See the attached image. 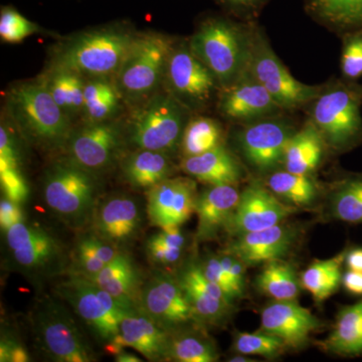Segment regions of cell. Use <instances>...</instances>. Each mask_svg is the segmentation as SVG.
Wrapping results in <instances>:
<instances>
[{
    "label": "cell",
    "instance_id": "obj_11",
    "mask_svg": "<svg viewBox=\"0 0 362 362\" xmlns=\"http://www.w3.org/2000/svg\"><path fill=\"white\" fill-rule=\"evenodd\" d=\"M313 122L333 147L346 146L361 131V98L346 88L319 95L314 105Z\"/></svg>",
    "mask_w": 362,
    "mask_h": 362
},
{
    "label": "cell",
    "instance_id": "obj_6",
    "mask_svg": "<svg viewBox=\"0 0 362 362\" xmlns=\"http://www.w3.org/2000/svg\"><path fill=\"white\" fill-rule=\"evenodd\" d=\"M57 294L68 302L98 339L110 344L120 332L123 317L132 309L122 306L108 292L90 279L69 274L56 288Z\"/></svg>",
    "mask_w": 362,
    "mask_h": 362
},
{
    "label": "cell",
    "instance_id": "obj_29",
    "mask_svg": "<svg viewBox=\"0 0 362 362\" xmlns=\"http://www.w3.org/2000/svg\"><path fill=\"white\" fill-rule=\"evenodd\" d=\"M120 252L117 245L102 239L97 233L84 235L78 240L74 247L69 274L92 277L113 261Z\"/></svg>",
    "mask_w": 362,
    "mask_h": 362
},
{
    "label": "cell",
    "instance_id": "obj_20",
    "mask_svg": "<svg viewBox=\"0 0 362 362\" xmlns=\"http://www.w3.org/2000/svg\"><path fill=\"white\" fill-rule=\"evenodd\" d=\"M297 239V228L282 223L240 235L226 251L232 252L246 266L259 265L284 258L291 252Z\"/></svg>",
    "mask_w": 362,
    "mask_h": 362
},
{
    "label": "cell",
    "instance_id": "obj_43",
    "mask_svg": "<svg viewBox=\"0 0 362 362\" xmlns=\"http://www.w3.org/2000/svg\"><path fill=\"white\" fill-rule=\"evenodd\" d=\"M0 185L4 197L21 204L28 199L30 188L21 171V166L0 164Z\"/></svg>",
    "mask_w": 362,
    "mask_h": 362
},
{
    "label": "cell",
    "instance_id": "obj_21",
    "mask_svg": "<svg viewBox=\"0 0 362 362\" xmlns=\"http://www.w3.org/2000/svg\"><path fill=\"white\" fill-rule=\"evenodd\" d=\"M94 233L117 246L129 242L141 225L139 204L128 195H115L98 202L92 220Z\"/></svg>",
    "mask_w": 362,
    "mask_h": 362
},
{
    "label": "cell",
    "instance_id": "obj_31",
    "mask_svg": "<svg viewBox=\"0 0 362 362\" xmlns=\"http://www.w3.org/2000/svg\"><path fill=\"white\" fill-rule=\"evenodd\" d=\"M324 349L338 356H354L362 354V299L343 307Z\"/></svg>",
    "mask_w": 362,
    "mask_h": 362
},
{
    "label": "cell",
    "instance_id": "obj_28",
    "mask_svg": "<svg viewBox=\"0 0 362 362\" xmlns=\"http://www.w3.org/2000/svg\"><path fill=\"white\" fill-rule=\"evenodd\" d=\"M323 139L314 124L293 135L283 157L286 170L304 175L313 173L322 159Z\"/></svg>",
    "mask_w": 362,
    "mask_h": 362
},
{
    "label": "cell",
    "instance_id": "obj_9",
    "mask_svg": "<svg viewBox=\"0 0 362 362\" xmlns=\"http://www.w3.org/2000/svg\"><path fill=\"white\" fill-rule=\"evenodd\" d=\"M185 114L171 95H156L136 113L131 127V142L138 149L170 153L181 143Z\"/></svg>",
    "mask_w": 362,
    "mask_h": 362
},
{
    "label": "cell",
    "instance_id": "obj_24",
    "mask_svg": "<svg viewBox=\"0 0 362 362\" xmlns=\"http://www.w3.org/2000/svg\"><path fill=\"white\" fill-rule=\"evenodd\" d=\"M240 192L235 185H211L197 197L195 214H197V239H214L228 221L239 204Z\"/></svg>",
    "mask_w": 362,
    "mask_h": 362
},
{
    "label": "cell",
    "instance_id": "obj_13",
    "mask_svg": "<svg viewBox=\"0 0 362 362\" xmlns=\"http://www.w3.org/2000/svg\"><path fill=\"white\" fill-rule=\"evenodd\" d=\"M297 211V206L285 204L269 188L252 183L240 194L239 204L226 230L240 237L280 225Z\"/></svg>",
    "mask_w": 362,
    "mask_h": 362
},
{
    "label": "cell",
    "instance_id": "obj_12",
    "mask_svg": "<svg viewBox=\"0 0 362 362\" xmlns=\"http://www.w3.org/2000/svg\"><path fill=\"white\" fill-rule=\"evenodd\" d=\"M138 309L169 331L197 322L178 278L157 273L143 284Z\"/></svg>",
    "mask_w": 362,
    "mask_h": 362
},
{
    "label": "cell",
    "instance_id": "obj_48",
    "mask_svg": "<svg viewBox=\"0 0 362 362\" xmlns=\"http://www.w3.org/2000/svg\"><path fill=\"white\" fill-rule=\"evenodd\" d=\"M28 350L11 335H2L0 341V361L28 362L30 361Z\"/></svg>",
    "mask_w": 362,
    "mask_h": 362
},
{
    "label": "cell",
    "instance_id": "obj_1",
    "mask_svg": "<svg viewBox=\"0 0 362 362\" xmlns=\"http://www.w3.org/2000/svg\"><path fill=\"white\" fill-rule=\"evenodd\" d=\"M8 107L30 141L47 149L66 146L73 132L70 117L54 101L42 78L13 88Z\"/></svg>",
    "mask_w": 362,
    "mask_h": 362
},
{
    "label": "cell",
    "instance_id": "obj_14",
    "mask_svg": "<svg viewBox=\"0 0 362 362\" xmlns=\"http://www.w3.org/2000/svg\"><path fill=\"white\" fill-rule=\"evenodd\" d=\"M197 183L187 177H169L147 190V214L154 226L180 228L195 214Z\"/></svg>",
    "mask_w": 362,
    "mask_h": 362
},
{
    "label": "cell",
    "instance_id": "obj_26",
    "mask_svg": "<svg viewBox=\"0 0 362 362\" xmlns=\"http://www.w3.org/2000/svg\"><path fill=\"white\" fill-rule=\"evenodd\" d=\"M181 168L209 185H235L243 175L239 162L223 145L199 156L185 157Z\"/></svg>",
    "mask_w": 362,
    "mask_h": 362
},
{
    "label": "cell",
    "instance_id": "obj_45",
    "mask_svg": "<svg viewBox=\"0 0 362 362\" xmlns=\"http://www.w3.org/2000/svg\"><path fill=\"white\" fill-rule=\"evenodd\" d=\"M341 69L345 77L356 78L362 76V35L350 37L343 49Z\"/></svg>",
    "mask_w": 362,
    "mask_h": 362
},
{
    "label": "cell",
    "instance_id": "obj_18",
    "mask_svg": "<svg viewBox=\"0 0 362 362\" xmlns=\"http://www.w3.org/2000/svg\"><path fill=\"white\" fill-rule=\"evenodd\" d=\"M170 331L158 325L139 309H132L123 317L120 332L106 350L115 356L125 347H130L148 361H166Z\"/></svg>",
    "mask_w": 362,
    "mask_h": 362
},
{
    "label": "cell",
    "instance_id": "obj_17",
    "mask_svg": "<svg viewBox=\"0 0 362 362\" xmlns=\"http://www.w3.org/2000/svg\"><path fill=\"white\" fill-rule=\"evenodd\" d=\"M321 327V321L296 300L274 301L262 310L261 330L280 338L287 349H301Z\"/></svg>",
    "mask_w": 362,
    "mask_h": 362
},
{
    "label": "cell",
    "instance_id": "obj_2",
    "mask_svg": "<svg viewBox=\"0 0 362 362\" xmlns=\"http://www.w3.org/2000/svg\"><path fill=\"white\" fill-rule=\"evenodd\" d=\"M42 192L47 207L66 226L82 228L92 223L99 202V185L92 171L69 159L57 162L45 173Z\"/></svg>",
    "mask_w": 362,
    "mask_h": 362
},
{
    "label": "cell",
    "instance_id": "obj_7",
    "mask_svg": "<svg viewBox=\"0 0 362 362\" xmlns=\"http://www.w3.org/2000/svg\"><path fill=\"white\" fill-rule=\"evenodd\" d=\"M173 49L171 40L159 33L135 35L116 74L123 96L138 99L151 94L165 75Z\"/></svg>",
    "mask_w": 362,
    "mask_h": 362
},
{
    "label": "cell",
    "instance_id": "obj_25",
    "mask_svg": "<svg viewBox=\"0 0 362 362\" xmlns=\"http://www.w3.org/2000/svg\"><path fill=\"white\" fill-rule=\"evenodd\" d=\"M88 279L108 292L122 306L138 309L143 287L141 275L134 261L125 252H121L99 273Z\"/></svg>",
    "mask_w": 362,
    "mask_h": 362
},
{
    "label": "cell",
    "instance_id": "obj_38",
    "mask_svg": "<svg viewBox=\"0 0 362 362\" xmlns=\"http://www.w3.org/2000/svg\"><path fill=\"white\" fill-rule=\"evenodd\" d=\"M223 130L220 124L211 118L199 117L185 126L181 138V149L185 157L199 156L221 146Z\"/></svg>",
    "mask_w": 362,
    "mask_h": 362
},
{
    "label": "cell",
    "instance_id": "obj_19",
    "mask_svg": "<svg viewBox=\"0 0 362 362\" xmlns=\"http://www.w3.org/2000/svg\"><path fill=\"white\" fill-rule=\"evenodd\" d=\"M165 75L175 96L194 103L209 99L216 86L213 73L185 45L171 51Z\"/></svg>",
    "mask_w": 362,
    "mask_h": 362
},
{
    "label": "cell",
    "instance_id": "obj_23",
    "mask_svg": "<svg viewBox=\"0 0 362 362\" xmlns=\"http://www.w3.org/2000/svg\"><path fill=\"white\" fill-rule=\"evenodd\" d=\"M220 108L228 118L246 120L273 113L280 106L246 69L233 84L226 87Z\"/></svg>",
    "mask_w": 362,
    "mask_h": 362
},
{
    "label": "cell",
    "instance_id": "obj_27",
    "mask_svg": "<svg viewBox=\"0 0 362 362\" xmlns=\"http://www.w3.org/2000/svg\"><path fill=\"white\" fill-rule=\"evenodd\" d=\"M173 164L168 153L138 149L122 164L124 178L133 187L148 190L173 173Z\"/></svg>",
    "mask_w": 362,
    "mask_h": 362
},
{
    "label": "cell",
    "instance_id": "obj_3",
    "mask_svg": "<svg viewBox=\"0 0 362 362\" xmlns=\"http://www.w3.org/2000/svg\"><path fill=\"white\" fill-rule=\"evenodd\" d=\"M135 39L123 28H107L78 35L62 45L51 66L68 69L84 77L116 75Z\"/></svg>",
    "mask_w": 362,
    "mask_h": 362
},
{
    "label": "cell",
    "instance_id": "obj_8",
    "mask_svg": "<svg viewBox=\"0 0 362 362\" xmlns=\"http://www.w3.org/2000/svg\"><path fill=\"white\" fill-rule=\"evenodd\" d=\"M40 349L52 361H95V354L65 307L52 300L40 302L33 316Z\"/></svg>",
    "mask_w": 362,
    "mask_h": 362
},
{
    "label": "cell",
    "instance_id": "obj_34",
    "mask_svg": "<svg viewBox=\"0 0 362 362\" xmlns=\"http://www.w3.org/2000/svg\"><path fill=\"white\" fill-rule=\"evenodd\" d=\"M256 285L274 301L296 300L302 286L294 267L283 259L267 263L257 277Z\"/></svg>",
    "mask_w": 362,
    "mask_h": 362
},
{
    "label": "cell",
    "instance_id": "obj_50",
    "mask_svg": "<svg viewBox=\"0 0 362 362\" xmlns=\"http://www.w3.org/2000/svg\"><path fill=\"white\" fill-rule=\"evenodd\" d=\"M342 284L350 294L362 296V272L347 271L342 276Z\"/></svg>",
    "mask_w": 362,
    "mask_h": 362
},
{
    "label": "cell",
    "instance_id": "obj_35",
    "mask_svg": "<svg viewBox=\"0 0 362 362\" xmlns=\"http://www.w3.org/2000/svg\"><path fill=\"white\" fill-rule=\"evenodd\" d=\"M345 255L346 252H343L333 258L314 262L302 274V287L310 293L317 303L329 298L339 287Z\"/></svg>",
    "mask_w": 362,
    "mask_h": 362
},
{
    "label": "cell",
    "instance_id": "obj_32",
    "mask_svg": "<svg viewBox=\"0 0 362 362\" xmlns=\"http://www.w3.org/2000/svg\"><path fill=\"white\" fill-rule=\"evenodd\" d=\"M57 104L69 117L83 113L86 78L68 69L49 66L42 78Z\"/></svg>",
    "mask_w": 362,
    "mask_h": 362
},
{
    "label": "cell",
    "instance_id": "obj_22",
    "mask_svg": "<svg viewBox=\"0 0 362 362\" xmlns=\"http://www.w3.org/2000/svg\"><path fill=\"white\" fill-rule=\"evenodd\" d=\"M293 134L287 125L264 121L250 126L240 135V146L247 161L261 170H269L283 161Z\"/></svg>",
    "mask_w": 362,
    "mask_h": 362
},
{
    "label": "cell",
    "instance_id": "obj_49",
    "mask_svg": "<svg viewBox=\"0 0 362 362\" xmlns=\"http://www.w3.org/2000/svg\"><path fill=\"white\" fill-rule=\"evenodd\" d=\"M25 221L21 204L4 197L0 202V226L2 232L11 228L16 223Z\"/></svg>",
    "mask_w": 362,
    "mask_h": 362
},
{
    "label": "cell",
    "instance_id": "obj_15",
    "mask_svg": "<svg viewBox=\"0 0 362 362\" xmlns=\"http://www.w3.org/2000/svg\"><path fill=\"white\" fill-rule=\"evenodd\" d=\"M122 145V133L117 124L88 123L73 131L65 148L68 159L87 170H102L109 168L118 156Z\"/></svg>",
    "mask_w": 362,
    "mask_h": 362
},
{
    "label": "cell",
    "instance_id": "obj_41",
    "mask_svg": "<svg viewBox=\"0 0 362 362\" xmlns=\"http://www.w3.org/2000/svg\"><path fill=\"white\" fill-rule=\"evenodd\" d=\"M319 16L341 25H362V0H313Z\"/></svg>",
    "mask_w": 362,
    "mask_h": 362
},
{
    "label": "cell",
    "instance_id": "obj_33",
    "mask_svg": "<svg viewBox=\"0 0 362 362\" xmlns=\"http://www.w3.org/2000/svg\"><path fill=\"white\" fill-rule=\"evenodd\" d=\"M121 96L118 85L109 77L86 80L83 114L87 122L109 121L120 106Z\"/></svg>",
    "mask_w": 362,
    "mask_h": 362
},
{
    "label": "cell",
    "instance_id": "obj_53",
    "mask_svg": "<svg viewBox=\"0 0 362 362\" xmlns=\"http://www.w3.org/2000/svg\"><path fill=\"white\" fill-rule=\"evenodd\" d=\"M221 1L226 2V4L233 6L249 7L254 6L255 4H258L261 0H221Z\"/></svg>",
    "mask_w": 362,
    "mask_h": 362
},
{
    "label": "cell",
    "instance_id": "obj_44",
    "mask_svg": "<svg viewBox=\"0 0 362 362\" xmlns=\"http://www.w3.org/2000/svg\"><path fill=\"white\" fill-rule=\"evenodd\" d=\"M199 265L204 275L214 284L218 285L233 302L243 296L223 270L218 255L207 257Z\"/></svg>",
    "mask_w": 362,
    "mask_h": 362
},
{
    "label": "cell",
    "instance_id": "obj_40",
    "mask_svg": "<svg viewBox=\"0 0 362 362\" xmlns=\"http://www.w3.org/2000/svg\"><path fill=\"white\" fill-rule=\"evenodd\" d=\"M287 346L280 338L259 330V332H238L233 338V349L244 356H259L274 358L280 356Z\"/></svg>",
    "mask_w": 362,
    "mask_h": 362
},
{
    "label": "cell",
    "instance_id": "obj_10",
    "mask_svg": "<svg viewBox=\"0 0 362 362\" xmlns=\"http://www.w3.org/2000/svg\"><path fill=\"white\" fill-rule=\"evenodd\" d=\"M247 70L283 108L301 106L320 95V87L293 77L261 35L251 40Z\"/></svg>",
    "mask_w": 362,
    "mask_h": 362
},
{
    "label": "cell",
    "instance_id": "obj_52",
    "mask_svg": "<svg viewBox=\"0 0 362 362\" xmlns=\"http://www.w3.org/2000/svg\"><path fill=\"white\" fill-rule=\"evenodd\" d=\"M115 361L118 362H140L142 361V359L135 356V354H130V352L125 351L123 349L122 351L116 354Z\"/></svg>",
    "mask_w": 362,
    "mask_h": 362
},
{
    "label": "cell",
    "instance_id": "obj_37",
    "mask_svg": "<svg viewBox=\"0 0 362 362\" xmlns=\"http://www.w3.org/2000/svg\"><path fill=\"white\" fill-rule=\"evenodd\" d=\"M185 247L187 237L180 228L161 230L151 235L145 245L149 261L160 268H169L180 263Z\"/></svg>",
    "mask_w": 362,
    "mask_h": 362
},
{
    "label": "cell",
    "instance_id": "obj_54",
    "mask_svg": "<svg viewBox=\"0 0 362 362\" xmlns=\"http://www.w3.org/2000/svg\"><path fill=\"white\" fill-rule=\"evenodd\" d=\"M247 356H244V354H238L233 358L228 359V361L232 362H250V361H256L255 359H249Z\"/></svg>",
    "mask_w": 362,
    "mask_h": 362
},
{
    "label": "cell",
    "instance_id": "obj_42",
    "mask_svg": "<svg viewBox=\"0 0 362 362\" xmlns=\"http://www.w3.org/2000/svg\"><path fill=\"white\" fill-rule=\"evenodd\" d=\"M37 32L39 25L28 20L13 7H2L0 13V37L4 42L18 44Z\"/></svg>",
    "mask_w": 362,
    "mask_h": 362
},
{
    "label": "cell",
    "instance_id": "obj_51",
    "mask_svg": "<svg viewBox=\"0 0 362 362\" xmlns=\"http://www.w3.org/2000/svg\"><path fill=\"white\" fill-rule=\"evenodd\" d=\"M345 262L349 270L362 272V247H356L346 252Z\"/></svg>",
    "mask_w": 362,
    "mask_h": 362
},
{
    "label": "cell",
    "instance_id": "obj_4",
    "mask_svg": "<svg viewBox=\"0 0 362 362\" xmlns=\"http://www.w3.org/2000/svg\"><path fill=\"white\" fill-rule=\"evenodd\" d=\"M251 40L228 21L209 20L192 35L189 49L228 87L247 69Z\"/></svg>",
    "mask_w": 362,
    "mask_h": 362
},
{
    "label": "cell",
    "instance_id": "obj_39",
    "mask_svg": "<svg viewBox=\"0 0 362 362\" xmlns=\"http://www.w3.org/2000/svg\"><path fill=\"white\" fill-rule=\"evenodd\" d=\"M330 214L338 221L362 223V180L344 181L330 197Z\"/></svg>",
    "mask_w": 362,
    "mask_h": 362
},
{
    "label": "cell",
    "instance_id": "obj_47",
    "mask_svg": "<svg viewBox=\"0 0 362 362\" xmlns=\"http://www.w3.org/2000/svg\"><path fill=\"white\" fill-rule=\"evenodd\" d=\"M0 164L21 166V156L18 144L4 123L0 127Z\"/></svg>",
    "mask_w": 362,
    "mask_h": 362
},
{
    "label": "cell",
    "instance_id": "obj_46",
    "mask_svg": "<svg viewBox=\"0 0 362 362\" xmlns=\"http://www.w3.org/2000/svg\"><path fill=\"white\" fill-rule=\"evenodd\" d=\"M218 258L223 270L228 274L240 294L244 295L245 287H246V264L228 251L218 254Z\"/></svg>",
    "mask_w": 362,
    "mask_h": 362
},
{
    "label": "cell",
    "instance_id": "obj_16",
    "mask_svg": "<svg viewBox=\"0 0 362 362\" xmlns=\"http://www.w3.org/2000/svg\"><path fill=\"white\" fill-rule=\"evenodd\" d=\"M199 325L221 326L233 311V302L204 275L199 264L188 265L178 277Z\"/></svg>",
    "mask_w": 362,
    "mask_h": 362
},
{
    "label": "cell",
    "instance_id": "obj_36",
    "mask_svg": "<svg viewBox=\"0 0 362 362\" xmlns=\"http://www.w3.org/2000/svg\"><path fill=\"white\" fill-rule=\"evenodd\" d=\"M267 187L281 201L295 206H309L317 197V187L310 176L288 170L269 176Z\"/></svg>",
    "mask_w": 362,
    "mask_h": 362
},
{
    "label": "cell",
    "instance_id": "obj_5",
    "mask_svg": "<svg viewBox=\"0 0 362 362\" xmlns=\"http://www.w3.org/2000/svg\"><path fill=\"white\" fill-rule=\"evenodd\" d=\"M4 233L11 264L25 277L39 282L66 270L65 247L49 230L23 221Z\"/></svg>",
    "mask_w": 362,
    "mask_h": 362
},
{
    "label": "cell",
    "instance_id": "obj_30",
    "mask_svg": "<svg viewBox=\"0 0 362 362\" xmlns=\"http://www.w3.org/2000/svg\"><path fill=\"white\" fill-rule=\"evenodd\" d=\"M218 356L216 344L204 331L187 325L170 330L166 361L214 362Z\"/></svg>",
    "mask_w": 362,
    "mask_h": 362
}]
</instances>
